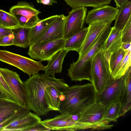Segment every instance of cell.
<instances>
[{"label": "cell", "mask_w": 131, "mask_h": 131, "mask_svg": "<svg viewBox=\"0 0 131 131\" xmlns=\"http://www.w3.org/2000/svg\"><path fill=\"white\" fill-rule=\"evenodd\" d=\"M131 15V2L129 1L119 11L115 19L114 27L122 30L130 18Z\"/></svg>", "instance_id": "obj_26"}, {"label": "cell", "mask_w": 131, "mask_h": 131, "mask_svg": "<svg viewBox=\"0 0 131 131\" xmlns=\"http://www.w3.org/2000/svg\"><path fill=\"white\" fill-rule=\"evenodd\" d=\"M63 90L61 88L54 86H49L46 89L45 100L50 111H59L61 102L60 96L63 94Z\"/></svg>", "instance_id": "obj_20"}, {"label": "cell", "mask_w": 131, "mask_h": 131, "mask_svg": "<svg viewBox=\"0 0 131 131\" xmlns=\"http://www.w3.org/2000/svg\"><path fill=\"white\" fill-rule=\"evenodd\" d=\"M131 48L128 49L121 62L117 67L112 76L113 79L119 78L123 76L131 66Z\"/></svg>", "instance_id": "obj_27"}, {"label": "cell", "mask_w": 131, "mask_h": 131, "mask_svg": "<svg viewBox=\"0 0 131 131\" xmlns=\"http://www.w3.org/2000/svg\"><path fill=\"white\" fill-rule=\"evenodd\" d=\"M6 98L5 95L0 89V99Z\"/></svg>", "instance_id": "obj_41"}, {"label": "cell", "mask_w": 131, "mask_h": 131, "mask_svg": "<svg viewBox=\"0 0 131 131\" xmlns=\"http://www.w3.org/2000/svg\"><path fill=\"white\" fill-rule=\"evenodd\" d=\"M0 25L11 29L19 25L18 20L15 16L9 12L0 9Z\"/></svg>", "instance_id": "obj_29"}, {"label": "cell", "mask_w": 131, "mask_h": 131, "mask_svg": "<svg viewBox=\"0 0 131 131\" xmlns=\"http://www.w3.org/2000/svg\"><path fill=\"white\" fill-rule=\"evenodd\" d=\"M124 86L123 76L112 79L102 91L97 93L96 101L106 108L112 103L119 102Z\"/></svg>", "instance_id": "obj_8"}, {"label": "cell", "mask_w": 131, "mask_h": 131, "mask_svg": "<svg viewBox=\"0 0 131 131\" xmlns=\"http://www.w3.org/2000/svg\"><path fill=\"white\" fill-rule=\"evenodd\" d=\"M68 52L63 48L54 54L48 61L45 74L49 76L54 77L55 73H61L64 59Z\"/></svg>", "instance_id": "obj_19"}, {"label": "cell", "mask_w": 131, "mask_h": 131, "mask_svg": "<svg viewBox=\"0 0 131 131\" xmlns=\"http://www.w3.org/2000/svg\"><path fill=\"white\" fill-rule=\"evenodd\" d=\"M65 40L63 38L30 45L27 54L32 58L48 61L56 53L63 48Z\"/></svg>", "instance_id": "obj_7"}, {"label": "cell", "mask_w": 131, "mask_h": 131, "mask_svg": "<svg viewBox=\"0 0 131 131\" xmlns=\"http://www.w3.org/2000/svg\"><path fill=\"white\" fill-rule=\"evenodd\" d=\"M81 113L77 114L71 115V117L73 120L75 121L78 122L80 117Z\"/></svg>", "instance_id": "obj_40"}, {"label": "cell", "mask_w": 131, "mask_h": 131, "mask_svg": "<svg viewBox=\"0 0 131 131\" xmlns=\"http://www.w3.org/2000/svg\"><path fill=\"white\" fill-rule=\"evenodd\" d=\"M0 73L6 82L17 97L19 103L24 106L27 105L26 92L23 82L16 72L7 68H0Z\"/></svg>", "instance_id": "obj_10"}, {"label": "cell", "mask_w": 131, "mask_h": 131, "mask_svg": "<svg viewBox=\"0 0 131 131\" xmlns=\"http://www.w3.org/2000/svg\"><path fill=\"white\" fill-rule=\"evenodd\" d=\"M84 27L78 33L66 39L63 49L68 51H75L78 52L82 45L88 30Z\"/></svg>", "instance_id": "obj_24"}, {"label": "cell", "mask_w": 131, "mask_h": 131, "mask_svg": "<svg viewBox=\"0 0 131 131\" xmlns=\"http://www.w3.org/2000/svg\"><path fill=\"white\" fill-rule=\"evenodd\" d=\"M66 4L75 9L80 7H91L96 8L109 4L111 0H64Z\"/></svg>", "instance_id": "obj_25"}, {"label": "cell", "mask_w": 131, "mask_h": 131, "mask_svg": "<svg viewBox=\"0 0 131 131\" xmlns=\"http://www.w3.org/2000/svg\"><path fill=\"white\" fill-rule=\"evenodd\" d=\"M131 67L123 76L125 83V86L122 92L120 102V110L119 117L124 116L131 108Z\"/></svg>", "instance_id": "obj_17"}, {"label": "cell", "mask_w": 131, "mask_h": 131, "mask_svg": "<svg viewBox=\"0 0 131 131\" xmlns=\"http://www.w3.org/2000/svg\"><path fill=\"white\" fill-rule=\"evenodd\" d=\"M54 0L56 1H58V0Z\"/></svg>", "instance_id": "obj_42"}, {"label": "cell", "mask_w": 131, "mask_h": 131, "mask_svg": "<svg viewBox=\"0 0 131 131\" xmlns=\"http://www.w3.org/2000/svg\"><path fill=\"white\" fill-rule=\"evenodd\" d=\"M119 10L108 5L94 8L88 11L85 22L89 24L96 22L105 23L111 25L115 20Z\"/></svg>", "instance_id": "obj_11"}, {"label": "cell", "mask_w": 131, "mask_h": 131, "mask_svg": "<svg viewBox=\"0 0 131 131\" xmlns=\"http://www.w3.org/2000/svg\"><path fill=\"white\" fill-rule=\"evenodd\" d=\"M51 130L45 126L40 121L34 125L27 129V131H44Z\"/></svg>", "instance_id": "obj_35"}, {"label": "cell", "mask_w": 131, "mask_h": 131, "mask_svg": "<svg viewBox=\"0 0 131 131\" xmlns=\"http://www.w3.org/2000/svg\"><path fill=\"white\" fill-rule=\"evenodd\" d=\"M67 18V16L63 14L59 15L45 33L34 44L42 43L63 38Z\"/></svg>", "instance_id": "obj_14"}, {"label": "cell", "mask_w": 131, "mask_h": 131, "mask_svg": "<svg viewBox=\"0 0 131 131\" xmlns=\"http://www.w3.org/2000/svg\"><path fill=\"white\" fill-rule=\"evenodd\" d=\"M122 43H131V19L130 18L122 31Z\"/></svg>", "instance_id": "obj_33"}, {"label": "cell", "mask_w": 131, "mask_h": 131, "mask_svg": "<svg viewBox=\"0 0 131 131\" xmlns=\"http://www.w3.org/2000/svg\"><path fill=\"white\" fill-rule=\"evenodd\" d=\"M31 28L18 26L12 28L13 45L24 48L29 47Z\"/></svg>", "instance_id": "obj_21"}, {"label": "cell", "mask_w": 131, "mask_h": 131, "mask_svg": "<svg viewBox=\"0 0 131 131\" xmlns=\"http://www.w3.org/2000/svg\"><path fill=\"white\" fill-rule=\"evenodd\" d=\"M56 15L40 20L31 28L30 36V46L33 45L42 37L59 16Z\"/></svg>", "instance_id": "obj_18"}, {"label": "cell", "mask_w": 131, "mask_h": 131, "mask_svg": "<svg viewBox=\"0 0 131 131\" xmlns=\"http://www.w3.org/2000/svg\"><path fill=\"white\" fill-rule=\"evenodd\" d=\"M0 61L17 68L30 77L40 71H45L46 67L41 60L36 61L5 50H0Z\"/></svg>", "instance_id": "obj_5"}, {"label": "cell", "mask_w": 131, "mask_h": 131, "mask_svg": "<svg viewBox=\"0 0 131 131\" xmlns=\"http://www.w3.org/2000/svg\"><path fill=\"white\" fill-rule=\"evenodd\" d=\"M87 9L82 7L72 9L67 16L65 24L64 38L67 39L84 28Z\"/></svg>", "instance_id": "obj_9"}, {"label": "cell", "mask_w": 131, "mask_h": 131, "mask_svg": "<svg viewBox=\"0 0 131 131\" xmlns=\"http://www.w3.org/2000/svg\"><path fill=\"white\" fill-rule=\"evenodd\" d=\"M111 53L101 49L91 59V83L97 93L102 91L112 79L109 63Z\"/></svg>", "instance_id": "obj_4"}, {"label": "cell", "mask_w": 131, "mask_h": 131, "mask_svg": "<svg viewBox=\"0 0 131 131\" xmlns=\"http://www.w3.org/2000/svg\"><path fill=\"white\" fill-rule=\"evenodd\" d=\"M9 12L14 16L19 15L26 17L34 26L40 20L38 15L41 13L35 7L32 3L22 1L12 7Z\"/></svg>", "instance_id": "obj_15"}, {"label": "cell", "mask_w": 131, "mask_h": 131, "mask_svg": "<svg viewBox=\"0 0 131 131\" xmlns=\"http://www.w3.org/2000/svg\"><path fill=\"white\" fill-rule=\"evenodd\" d=\"M109 25L105 23H94L89 24L88 30L82 45L78 53V58L83 57L97 41L101 33Z\"/></svg>", "instance_id": "obj_13"}, {"label": "cell", "mask_w": 131, "mask_h": 131, "mask_svg": "<svg viewBox=\"0 0 131 131\" xmlns=\"http://www.w3.org/2000/svg\"><path fill=\"white\" fill-rule=\"evenodd\" d=\"M131 43H122L121 48L125 50H127L131 48Z\"/></svg>", "instance_id": "obj_39"}, {"label": "cell", "mask_w": 131, "mask_h": 131, "mask_svg": "<svg viewBox=\"0 0 131 131\" xmlns=\"http://www.w3.org/2000/svg\"><path fill=\"white\" fill-rule=\"evenodd\" d=\"M24 106L6 98L0 99V124Z\"/></svg>", "instance_id": "obj_23"}, {"label": "cell", "mask_w": 131, "mask_h": 131, "mask_svg": "<svg viewBox=\"0 0 131 131\" xmlns=\"http://www.w3.org/2000/svg\"><path fill=\"white\" fill-rule=\"evenodd\" d=\"M122 31L116 29L114 26L111 27L110 33L102 47V49L112 53L120 48L122 43Z\"/></svg>", "instance_id": "obj_22"}, {"label": "cell", "mask_w": 131, "mask_h": 131, "mask_svg": "<svg viewBox=\"0 0 131 131\" xmlns=\"http://www.w3.org/2000/svg\"><path fill=\"white\" fill-rule=\"evenodd\" d=\"M41 123L50 130L75 131L90 129L97 130L99 128L97 124L86 123L73 120L71 114H60L55 117L41 121Z\"/></svg>", "instance_id": "obj_6"}, {"label": "cell", "mask_w": 131, "mask_h": 131, "mask_svg": "<svg viewBox=\"0 0 131 131\" xmlns=\"http://www.w3.org/2000/svg\"><path fill=\"white\" fill-rule=\"evenodd\" d=\"M12 34V29L7 28L0 25V37Z\"/></svg>", "instance_id": "obj_36"}, {"label": "cell", "mask_w": 131, "mask_h": 131, "mask_svg": "<svg viewBox=\"0 0 131 131\" xmlns=\"http://www.w3.org/2000/svg\"><path fill=\"white\" fill-rule=\"evenodd\" d=\"M62 92L64 99L61 102L60 114L73 115L81 113L96 102L97 93L91 83L69 86Z\"/></svg>", "instance_id": "obj_2"}, {"label": "cell", "mask_w": 131, "mask_h": 131, "mask_svg": "<svg viewBox=\"0 0 131 131\" xmlns=\"http://www.w3.org/2000/svg\"><path fill=\"white\" fill-rule=\"evenodd\" d=\"M41 121L39 116L30 112L27 115L16 119L5 127L0 131H27L34 125Z\"/></svg>", "instance_id": "obj_16"}, {"label": "cell", "mask_w": 131, "mask_h": 131, "mask_svg": "<svg viewBox=\"0 0 131 131\" xmlns=\"http://www.w3.org/2000/svg\"><path fill=\"white\" fill-rule=\"evenodd\" d=\"M121 104L119 102H116L110 104L106 109L104 119L106 122L109 124L111 122H116L119 117V113Z\"/></svg>", "instance_id": "obj_28"}, {"label": "cell", "mask_w": 131, "mask_h": 131, "mask_svg": "<svg viewBox=\"0 0 131 131\" xmlns=\"http://www.w3.org/2000/svg\"><path fill=\"white\" fill-rule=\"evenodd\" d=\"M111 27L108 25L101 33L95 44L82 57L70 64L68 69V75L72 81H81L84 80L91 81V59L92 57L102 49L107 38Z\"/></svg>", "instance_id": "obj_3"}, {"label": "cell", "mask_w": 131, "mask_h": 131, "mask_svg": "<svg viewBox=\"0 0 131 131\" xmlns=\"http://www.w3.org/2000/svg\"><path fill=\"white\" fill-rule=\"evenodd\" d=\"M14 36L10 34L0 37V46H6L13 45Z\"/></svg>", "instance_id": "obj_34"}, {"label": "cell", "mask_w": 131, "mask_h": 131, "mask_svg": "<svg viewBox=\"0 0 131 131\" xmlns=\"http://www.w3.org/2000/svg\"><path fill=\"white\" fill-rule=\"evenodd\" d=\"M116 8L119 10L122 9L129 1L128 0H114Z\"/></svg>", "instance_id": "obj_37"}, {"label": "cell", "mask_w": 131, "mask_h": 131, "mask_svg": "<svg viewBox=\"0 0 131 131\" xmlns=\"http://www.w3.org/2000/svg\"><path fill=\"white\" fill-rule=\"evenodd\" d=\"M106 108L101 103L96 101L89 106L81 113L78 122L91 124L107 123L104 119Z\"/></svg>", "instance_id": "obj_12"}, {"label": "cell", "mask_w": 131, "mask_h": 131, "mask_svg": "<svg viewBox=\"0 0 131 131\" xmlns=\"http://www.w3.org/2000/svg\"><path fill=\"white\" fill-rule=\"evenodd\" d=\"M30 110L27 105L16 111L0 124V130L16 119L27 115Z\"/></svg>", "instance_id": "obj_31"}, {"label": "cell", "mask_w": 131, "mask_h": 131, "mask_svg": "<svg viewBox=\"0 0 131 131\" xmlns=\"http://www.w3.org/2000/svg\"><path fill=\"white\" fill-rule=\"evenodd\" d=\"M128 50H125L120 48L111 53L109 63L111 77L115 70L124 57Z\"/></svg>", "instance_id": "obj_30"}, {"label": "cell", "mask_w": 131, "mask_h": 131, "mask_svg": "<svg viewBox=\"0 0 131 131\" xmlns=\"http://www.w3.org/2000/svg\"><path fill=\"white\" fill-rule=\"evenodd\" d=\"M0 89L7 99L19 103L16 96L9 87L0 73Z\"/></svg>", "instance_id": "obj_32"}, {"label": "cell", "mask_w": 131, "mask_h": 131, "mask_svg": "<svg viewBox=\"0 0 131 131\" xmlns=\"http://www.w3.org/2000/svg\"><path fill=\"white\" fill-rule=\"evenodd\" d=\"M38 3L42 4L43 5H52L54 3H57V2L54 0H35Z\"/></svg>", "instance_id": "obj_38"}, {"label": "cell", "mask_w": 131, "mask_h": 131, "mask_svg": "<svg viewBox=\"0 0 131 131\" xmlns=\"http://www.w3.org/2000/svg\"><path fill=\"white\" fill-rule=\"evenodd\" d=\"M23 83L27 94V106L39 116L46 115L50 111L44 99L46 88L54 86L63 90L69 86L62 79L45 74H36Z\"/></svg>", "instance_id": "obj_1"}]
</instances>
